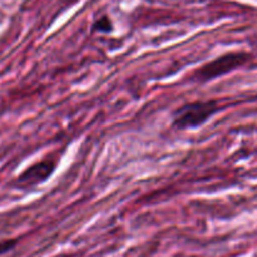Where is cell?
Here are the masks:
<instances>
[{
    "instance_id": "6da1fadb",
    "label": "cell",
    "mask_w": 257,
    "mask_h": 257,
    "mask_svg": "<svg viewBox=\"0 0 257 257\" xmlns=\"http://www.w3.org/2000/svg\"><path fill=\"white\" fill-rule=\"evenodd\" d=\"M217 100H196L186 103L173 113V125L177 130L197 128L220 110Z\"/></svg>"
},
{
    "instance_id": "7a4b0ae2",
    "label": "cell",
    "mask_w": 257,
    "mask_h": 257,
    "mask_svg": "<svg viewBox=\"0 0 257 257\" xmlns=\"http://www.w3.org/2000/svg\"><path fill=\"white\" fill-rule=\"evenodd\" d=\"M251 58H252V55L246 52L226 53V54L203 64L193 74L192 79L201 83L216 79V78L221 77V75H225L227 73L238 69L240 67L245 65L246 63L250 62Z\"/></svg>"
},
{
    "instance_id": "3957f363",
    "label": "cell",
    "mask_w": 257,
    "mask_h": 257,
    "mask_svg": "<svg viewBox=\"0 0 257 257\" xmlns=\"http://www.w3.org/2000/svg\"><path fill=\"white\" fill-rule=\"evenodd\" d=\"M57 167V158H44V160L35 162L34 165L29 166L18 178L19 185L24 187L37 186L47 181Z\"/></svg>"
},
{
    "instance_id": "277c9868",
    "label": "cell",
    "mask_w": 257,
    "mask_h": 257,
    "mask_svg": "<svg viewBox=\"0 0 257 257\" xmlns=\"http://www.w3.org/2000/svg\"><path fill=\"white\" fill-rule=\"evenodd\" d=\"M93 29L100 33H110L113 30L112 19L108 15H103L102 18L95 20V23L93 24Z\"/></svg>"
},
{
    "instance_id": "5b68a950",
    "label": "cell",
    "mask_w": 257,
    "mask_h": 257,
    "mask_svg": "<svg viewBox=\"0 0 257 257\" xmlns=\"http://www.w3.org/2000/svg\"><path fill=\"white\" fill-rule=\"evenodd\" d=\"M15 245H17V241H14V240L0 242V255H2V253L8 252V251H10Z\"/></svg>"
},
{
    "instance_id": "8992f818",
    "label": "cell",
    "mask_w": 257,
    "mask_h": 257,
    "mask_svg": "<svg viewBox=\"0 0 257 257\" xmlns=\"http://www.w3.org/2000/svg\"><path fill=\"white\" fill-rule=\"evenodd\" d=\"M73 2H75V0H73Z\"/></svg>"
}]
</instances>
